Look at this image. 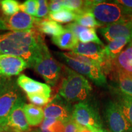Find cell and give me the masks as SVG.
Wrapping results in <instances>:
<instances>
[{
  "label": "cell",
  "mask_w": 132,
  "mask_h": 132,
  "mask_svg": "<svg viewBox=\"0 0 132 132\" xmlns=\"http://www.w3.org/2000/svg\"><path fill=\"white\" fill-rule=\"evenodd\" d=\"M43 36L35 28L0 34V54L21 57L28 67H32L44 44Z\"/></svg>",
  "instance_id": "cell-1"
},
{
  "label": "cell",
  "mask_w": 132,
  "mask_h": 132,
  "mask_svg": "<svg viewBox=\"0 0 132 132\" xmlns=\"http://www.w3.org/2000/svg\"><path fill=\"white\" fill-rule=\"evenodd\" d=\"M64 72L59 94L69 103L86 102L92 90L91 85L84 76L63 65Z\"/></svg>",
  "instance_id": "cell-2"
},
{
  "label": "cell",
  "mask_w": 132,
  "mask_h": 132,
  "mask_svg": "<svg viewBox=\"0 0 132 132\" xmlns=\"http://www.w3.org/2000/svg\"><path fill=\"white\" fill-rule=\"evenodd\" d=\"M85 11H90L102 26L115 23L131 17L127 14L121 5L114 1L109 3L104 1H85Z\"/></svg>",
  "instance_id": "cell-3"
},
{
  "label": "cell",
  "mask_w": 132,
  "mask_h": 132,
  "mask_svg": "<svg viewBox=\"0 0 132 132\" xmlns=\"http://www.w3.org/2000/svg\"><path fill=\"white\" fill-rule=\"evenodd\" d=\"M32 67L51 86L56 85L62 75V65L52 56L45 43L42 45Z\"/></svg>",
  "instance_id": "cell-4"
},
{
  "label": "cell",
  "mask_w": 132,
  "mask_h": 132,
  "mask_svg": "<svg viewBox=\"0 0 132 132\" xmlns=\"http://www.w3.org/2000/svg\"><path fill=\"white\" fill-rule=\"evenodd\" d=\"M57 54L72 70L82 76H86L97 86H104L106 85V78L103 72L98 65L78 61L69 57L65 53H58Z\"/></svg>",
  "instance_id": "cell-5"
},
{
  "label": "cell",
  "mask_w": 132,
  "mask_h": 132,
  "mask_svg": "<svg viewBox=\"0 0 132 132\" xmlns=\"http://www.w3.org/2000/svg\"><path fill=\"white\" fill-rule=\"evenodd\" d=\"M72 119L80 127L87 128L90 130L102 128L98 113L87 102H79L74 105Z\"/></svg>",
  "instance_id": "cell-6"
},
{
  "label": "cell",
  "mask_w": 132,
  "mask_h": 132,
  "mask_svg": "<svg viewBox=\"0 0 132 132\" xmlns=\"http://www.w3.org/2000/svg\"><path fill=\"white\" fill-rule=\"evenodd\" d=\"M21 96L19 86L11 80L6 89L0 95V126L9 130L7 127L8 117L16 100Z\"/></svg>",
  "instance_id": "cell-7"
},
{
  "label": "cell",
  "mask_w": 132,
  "mask_h": 132,
  "mask_svg": "<svg viewBox=\"0 0 132 132\" xmlns=\"http://www.w3.org/2000/svg\"><path fill=\"white\" fill-rule=\"evenodd\" d=\"M105 116L111 132H132V126L115 102H109Z\"/></svg>",
  "instance_id": "cell-8"
},
{
  "label": "cell",
  "mask_w": 132,
  "mask_h": 132,
  "mask_svg": "<svg viewBox=\"0 0 132 132\" xmlns=\"http://www.w3.org/2000/svg\"><path fill=\"white\" fill-rule=\"evenodd\" d=\"M70 103L59 94L56 95L44 108V117L56 119L65 122L72 118L73 109L72 110Z\"/></svg>",
  "instance_id": "cell-9"
},
{
  "label": "cell",
  "mask_w": 132,
  "mask_h": 132,
  "mask_svg": "<svg viewBox=\"0 0 132 132\" xmlns=\"http://www.w3.org/2000/svg\"><path fill=\"white\" fill-rule=\"evenodd\" d=\"M23 97L18 99L8 117L7 127L14 132H29L30 128L24 111Z\"/></svg>",
  "instance_id": "cell-10"
},
{
  "label": "cell",
  "mask_w": 132,
  "mask_h": 132,
  "mask_svg": "<svg viewBox=\"0 0 132 132\" xmlns=\"http://www.w3.org/2000/svg\"><path fill=\"white\" fill-rule=\"evenodd\" d=\"M36 18L23 12H18L12 16L0 19V29L13 31H26L34 27Z\"/></svg>",
  "instance_id": "cell-11"
},
{
  "label": "cell",
  "mask_w": 132,
  "mask_h": 132,
  "mask_svg": "<svg viewBox=\"0 0 132 132\" xmlns=\"http://www.w3.org/2000/svg\"><path fill=\"white\" fill-rule=\"evenodd\" d=\"M100 32L109 42L122 37L132 39V16L130 19L102 27Z\"/></svg>",
  "instance_id": "cell-12"
},
{
  "label": "cell",
  "mask_w": 132,
  "mask_h": 132,
  "mask_svg": "<svg viewBox=\"0 0 132 132\" xmlns=\"http://www.w3.org/2000/svg\"><path fill=\"white\" fill-rule=\"evenodd\" d=\"M110 72H114V75L120 74L132 78V40L118 56L110 61L108 73Z\"/></svg>",
  "instance_id": "cell-13"
},
{
  "label": "cell",
  "mask_w": 132,
  "mask_h": 132,
  "mask_svg": "<svg viewBox=\"0 0 132 132\" xmlns=\"http://www.w3.org/2000/svg\"><path fill=\"white\" fill-rule=\"evenodd\" d=\"M27 67V63L21 57L0 54V75L9 78L19 75Z\"/></svg>",
  "instance_id": "cell-14"
},
{
  "label": "cell",
  "mask_w": 132,
  "mask_h": 132,
  "mask_svg": "<svg viewBox=\"0 0 132 132\" xmlns=\"http://www.w3.org/2000/svg\"><path fill=\"white\" fill-rule=\"evenodd\" d=\"M103 46L95 43H82L78 42L72 52L91 59L98 64L101 69L105 62Z\"/></svg>",
  "instance_id": "cell-15"
},
{
  "label": "cell",
  "mask_w": 132,
  "mask_h": 132,
  "mask_svg": "<svg viewBox=\"0 0 132 132\" xmlns=\"http://www.w3.org/2000/svg\"><path fill=\"white\" fill-rule=\"evenodd\" d=\"M16 84L26 92V94H42L50 97L52 89L49 85L32 80L23 74L18 77Z\"/></svg>",
  "instance_id": "cell-16"
},
{
  "label": "cell",
  "mask_w": 132,
  "mask_h": 132,
  "mask_svg": "<svg viewBox=\"0 0 132 132\" xmlns=\"http://www.w3.org/2000/svg\"><path fill=\"white\" fill-rule=\"evenodd\" d=\"M65 29L72 31L80 42L82 43H95L100 45L103 46V42L99 39L95 28H89L80 26L77 23H72L65 26Z\"/></svg>",
  "instance_id": "cell-17"
},
{
  "label": "cell",
  "mask_w": 132,
  "mask_h": 132,
  "mask_svg": "<svg viewBox=\"0 0 132 132\" xmlns=\"http://www.w3.org/2000/svg\"><path fill=\"white\" fill-rule=\"evenodd\" d=\"M34 28L39 32L51 35L52 37L60 35L65 29L63 26L58 23L53 21L48 18L44 19L36 18Z\"/></svg>",
  "instance_id": "cell-18"
},
{
  "label": "cell",
  "mask_w": 132,
  "mask_h": 132,
  "mask_svg": "<svg viewBox=\"0 0 132 132\" xmlns=\"http://www.w3.org/2000/svg\"><path fill=\"white\" fill-rule=\"evenodd\" d=\"M131 40L132 39L128 37H122L109 42L108 45L104 47L105 60L111 61L115 59Z\"/></svg>",
  "instance_id": "cell-19"
},
{
  "label": "cell",
  "mask_w": 132,
  "mask_h": 132,
  "mask_svg": "<svg viewBox=\"0 0 132 132\" xmlns=\"http://www.w3.org/2000/svg\"><path fill=\"white\" fill-rule=\"evenodd\" d=\"M52 40L54 44L62 50H72L78 43L77 36L72 31L67 29H64L60 35L52 37Z\"/></svg>",
  "instance_id": "cell-20"
},
{
  "label": "cell",
  "mask_w": 132,
  "mask_h": 132,
  "mask_svg": "<svg viewBox=\"0 0 132 132\" xmlns=\"http://www.w3.org/2000/svg\"><path fill=\"white\" fill-rule=\"evenodd\" d=\"M116 97L115 102L118 104L122 112L132 126V96L123 94L119 90H114Z\"/></svg>",
  "instance_id": "cell-21"
},
{
  "label": "cell",
  "mask_w": 132,
  "mask_h": 132,
  "mask_svg": "<svg viewBox=\"0 0 132 132\" xmlns=\"http://www.w3.org/2000/svg\"><path fill=\"white\" fill-rule=\"evenodd\" d=\"M24 111L29 125L37 126L42 123L44 118L43 109L33 104H24Z\"/></svg>",
  "instance_id": "cell-22"
},
{
  "label": "cell",
  "mask_w": 132,
  "mask_h": 132,
  "mask_svg": "<svg viewBox=\"0 0 132 132\" xmlns=\"http://www.w3.org/2000/svg\"><path fill=\"white\" fill-rule=\"evenodd\" d=\"M75 23L80 26L89 28H97L102 26L98 23L95 16L90 11H83V12L77 14L75 19Z\"/></svg>",
  "instance_id": "cell-23"
},
{
  "label": "cell",
  "mask_w": 132,
  "mask_h": 132,
  "mask_svg": "<svg viewBox=\"0 0 132 132\" xmlns=\"http://www.w3.org/2000/svg\"><path fill=\"white\" fill-rule=\"evenodd\" d=\"M77 14L73 11L64 9L56 12H50L48 15V19L56 22L65 23L75 20Z\"/></svg>",
  "instance_id": "cell-24"
},
{
  "label": "cell",
  "mask_w": 132,
  "mask_h": 132,
  "mask_svg": "<svg viewBox=\"0 0 132 132\" xmlns=\"http://www.w3.org/2000/svg\"><path fill=\"white\" fill-rule=\"evenodd\" d=\"M40 130L51 132H64V123L56 119L45 118L41 123Z\"/></svg>",
  "instance_id": "cell-25"
},
{
  "label": "cell",
  "mask_w": 132,
  "mask_h": 132,
  "mask_svg": "<svg viewBox=\"0 0 132 132\" xmlns=\"http://www.w3.org/2000/svg\"><path fill=\"white\" fill-rule=\"evenodd\" d=\"M118 89L125 94L132 96V78L120 74L115 75Z\"/></svg>",
  "instance_id": "cell-26"
},
{
  "label": "cell",
  "mask_w": 132,
  "mask_h": 132,
  "mask_svg": "<svg viewBox=\"0 0 132 132\" xmlns=\"http://www.w3.org/2000/svg\"><path fill=\"white\" fill-rule=\"evenodd\" d=\"M0 8L6 16H12L19 12L20 4L15 0H3L0 1Z\"/></svg>",
  "instance_id": "cell-27"
},
{
  "label": "cell",
  "mask_w": 132,
  "mask_h": 132,
  "mask_svg": "<svg viewBox=\"0 0 132 132\" xmlns=\"http://www.w3.org/2000/svg\"><path fill=\"white\" fill-rule=\"evenodd\" d=\"M62 4L64 9L73 11L76 14L85 11V1L81 0H64Z\"/></svg>",
  "instance_id": "cell-28"
},
{
  "label": "cell",
  "mask_w": 132,
  "mask_h": 132,
  "mask_svg": "<svg viewBox=\"0 0 132 132\" xmlns=\"http://www.w3.org/2000/svg\"><path fill=\"white\" fill-rule=\"evenodd\" d=\"M20 9L31 16H36L37 11V0H27L20 4Z\"/></svg>",
  "instance_id": "cell-29"
},
{
  "label": "cell",
  "mask_w": 132,
  "mask_h": 132,
  "mask_svg": "<svg viewBox=\"0 0 132 132\" xmlns=\"http://www.w3.org/2000/svg\"><path fill=\"white\" fill-rule=\"evenodd\" d=\"M27 97L33 105L37 106L47 105L50 102V97L42 94H29Z\"/></svg>",
  "instance_id": "cell-30"
},
{
  "label": "cell",
  "mask_w": 132,
  "mask_h": 132,
  "mask_svg": "<svg viewBox=\"0 0 132 132\" xmlns=\"http://www.w3.org/2000/svg\"><path fill=\"white\" fill-rule=\"evenodd\" d=\"M37 11L36 18L37 19H48L50 13L48 3L45 0H37Z\"/></svg>",
  "instance_id": "cell-31"
},
{
  "label": "cell",
  "mask_w": 132,
  "mask_h": 132,
  "mask_svg": "<svg viewBox=\"0 0 132 132\" xmlns=\"http://www.w3.org/2000/svg\"><path fill=\"white\" fill-rule=\"evenodd\" d=\"M64 132H78L79 125L74 121L73 119H70L64 122Z\"/></svg>",
  "instance_id": "cell-32"
},
{
  "label": "cell",
  "mask_w": 132,
  "mask_h": 132,
  "mask_svg": "<svg viewBox=\"0 0 132 132\" xmlns=\"http://www.w3.org/2000/svg\"><path fill=\"white\" fill-rule=\"evenodd\" d=\"M114 2L121 5L127 14L132 16V0H116Z\"/></svg>",
  "instance_id": "cell-33"
},
{
  "label": "cell",
  "mask_w": 132,
  "mask_h": 132,
  "mask_svg": "<svg viewBox=\"0 0 132 132\" xmlns=\"http://www.w3.org/2000/svg\"><path fill=\"white\" fill-rule=\"evenodd\" d=\"M48 8L50 12H56L64 9L62 4V1L59 0L50 1L48 3Z\"/></svg>",
  "instance_id": "cell-34"
},
{
  "label": "cell",
  "mask_w": 132,
  "mask_h": 132,
  "mask_svg": "<svg viewBox=\"0 0 132 132\" xmlns=\"http://www.w3.org/2000/svg\"><path fill=\"white\" fill-rule=\"evenodd\" d=\"M11 80L9 79V78L0 75V95L6 89Z\"/></svg>",
  "instance_id": "cell-35"
},
{
  "label": "cell",
  "mask_w": 132,
  "mask_h": 132,
  "mask_svg": "<svg viewBox=\"0 0 132 132\" xmlns=\"http://www.w3.org/2000/svg\"><path fill=\"white\" fill-rule=\"evenodd\" d=\"M78 132H92V131L90 129H89V128L79 126V129L78 130Z\"/></svg>",
  "instance_id": "cell-36"
},
{
  "label": "cell",
  "mask_w": 132,
  "mask_h": 132,
  "mask_svg": "<svg viewBox=\"0 0 132 132\" xmlns=\"http://www.w3.org/2000/svg\"><path fill=\"white\" fill-rule=\"evenodd\" d=\"M8 131H9L7 128H4L3 127L0 126V132H7Z\"/></svg>",
  "instance_id": "cell-37"
},
{
  "label": "cell",
  "mask_w": 132,
  "mask_h": 132,
  "mask_svg": "<svg viewBox=\"0 0 132 132\" xmlns=\"http://www.w3.org/2000/svg\"><path fill=\"white\" fill-rule=\"evenodd\" d=\"M98 132H111L110 130L105 129V128H100V129H98Z\"/></svg>",
  "instance_id": "cell-38"
},
{
  "label": "cell",
  "mask_w": 132,
  "mask_h": 132,
  "mask_svg": "<svg viewBox=\"0 0 132 132\" xmlns=\"http://www.w3.org/2000/svg\"><path fill=\"white\" fill-rule=\"evenodd\" d=\"M91 131H92V132H98V129H95V128H94V129L91 130Z\"/></svg>",
  "instance_id": "cell-39"
},
{
  "label": "cell",
  "mask_w": 132,
  "mask_h": 132,
  "mask_svg": "<svg viewBox=\"0 0 132 132\" xmlns=\"http://www.w3.org/2000/svg\"><path fill=\"white\" fill-rule=\"evenodd\" d=\"M29 132H40V130H33V131H31Z\"/></svg>",
  "instance_id": "cell-40"
},
{
  "label": "cell",
  "mask_w": 132,
  "mask_h": 132,
  "mask_svg": "<svg viewBox=\"0 0 132 132\" xmlns=\"http://www.w3.org/2000/svg\"><path fill=\"white\" fill-rule=\"evenodd\" d=\"M40 132H51V131H48V130H41L40 129Z\"/></svg>",
  "instance_id": "cell-41"
}]
</instances>
